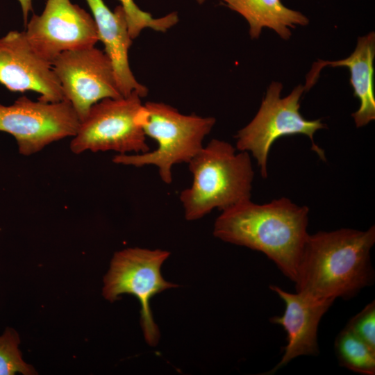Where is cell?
<instances>
[{"instance_id":"7","label":"cell","mask_w":375,"mask_h":375,"mask_svg":"<svg viewBox=\"0 0 375 375\" xmlns=\"http://www.w3.org/2000/svg\"><path fill=\"white\" fill-rule=\"evenodd\" d=\"M170 253L167 251L128 248L115 253L104 276L103 295L110 301L122 294L135 296L141 304V326L147 344L155 346L160 337L149 301L152 297L177 285L166 281L160 272Z\"/></svg>"},{"instance_id":"19","label":"cell","mask_w":375,"mask_h":375,"mask_svg":"<svg viewBox=\"0 0 375 375\" xmlns=\"http://www.w3.org/2000/svg\"><path fill=\"white\" fill-rule=\"evenodd\" d=\"M345 327L375 349V301L366 305Z\"/></svg>"},{"instance_id":"17","label":"cell","mask_w":375,"mask_h":375,"mask_svg":"<svg viewBox=\"0 0 375 375\" xmlns=\"http://www.w3.org/2000/svg\"><path fill=\"white\" fill-rule=\"evenodd\" d=\"M123 7L131 38H136L141 31L149 28L156 31L165 32L178 21V14L171 12L160 18H153L150 13L142 10L133 0H118Z\"/></svg>"},{"instance_id":"15","label":"cell","mask_w":375,"mask_h":375,"mask_svg":"<svg viewBox=\"0 0 375 375\" xmlns=\"http://www.w3.org/2000/svg\"><path fill=\"white\" fill-rule=\"evenodd\" d=\"M219 1L247 20L252 39L258 38L262 29L268 28L283 40H288L292 35V28L309 24V19L305 15L286 7L281 0Z\"/></svg>"},{"instance_id":"12","label":"cell","mask_w":375,"mask_h":375,"mask_svg":"<svg viewBox=\"0 0 375 375\" xmlns=\"http://www.w3.org/2000/svg\"><path fill=\"white\" fill-rule=\"evenodd\" d=\"M269 288L285 304L284 313L272 317L270 321L284 328L288 343L283 348L280 362L265 374H274L298 356L319 353L318 326L322 316L333 303V301L317 300L299 292H288L276 285Z\"/></svg>"},{"instance_id":"8","label":"cell","mask_w":375,"mask_h":375,"mask_svg":"<svg viewBox=\"0 0 375 375\" xmlns=\"http://www.w3.org/2000/svg\"><path fill=\"white\" fill-rule=\"evenodd\" d=\"M80 119L71 103L33 101L23 96L13 104H0V131L12 135L19 152L32 155L48 144L67 137H73Z\"/></svg>"},{"instance_id":"6","label":"cell","mask_w":375,"mask_h":375,"mask_svg":"<svg viewBox=\"0 0 375 375\" xmlns=\"http://www.w3.org/2000/svg\"><path fill=\"white\" fill-rule=\"evenodd\" d=\"M142 105L136 92L96 103L80 122L70 143L71 151L75 154L85 151H115L119 154L149 151L146 135L138 123Z\"/></svg>"},{"instance_id":"14","label":"cell","mask_w":375,"mask_h":375,"mask_svg":"<svg viewBox=\"0 0 375 375\" xmlns=\"http://www.w3.org/2000/svg\"><path fill=\"white\" fill-rule=\"evenodd\" d=\"M95 21L99 41L105 47L123 97L136 92L142 98L147 88L140 83L132 73L128 62V49L132 44L123 7L117 6L111 11L103 0H85Z\"/></svg>"},{"instance_id":"18","label":"cell","mask_w":375,"mask_h":375,"mask_svg":"<svg viewBox=\"0 0 375 375\" xmlns=\"http://www.w3.org/2000/svg\"><path fill=\"white\" fill-rule=\"evenodd\" d=\"M19 344L17 332L13 328H6L0 336V375L37 374L32 366L23 360L19 349Z\"/></svg>"},{"instance_id":"10","label":"cell","mask_w":375,"mask_h":375,"mask_svg":"<svg viewBox=\"0 0 375 375\" xmlns=\"http://www.w3.org/2000/svg\"><path fill=\"white\" fill-rule=\"evenodd\" d=\"M26 26L30 44L51 64L62 52L92 47L99 41L93 16L70 0H47L41 15H33Z\"/></svg>"},{"instance_id":"2","label":"cell","mask_w":375,"mask_h":375,"mask_svg":"<svg viewBox=\"0 0 375 375\" xmlns=\"http://www.w3.org/2000/svg\"><path fill=\"white\" fill-rule=\"evenodd\" d=\"M222 211L214 225L216 238L263 253L294 281L309 235L307 206L281 197L264 204L248 199Z\"/></svg>"},{"instance_id":"16","label":"cell","mask_w":375,"mask_h":375,"mask_svg":"<svg viewBox=\"0 0 375 375\" xmlns=\"http://www.w3.org/2000/svg\"><path fill=\"white\" fill-rule=\"evenodd\" d=\"M339 363L363 375L375 374V349L344 327L335 340Z\"/></svg>"},{"instance_id":"11","label":"cell","mask_w":375,"mask_h":375,"mask_svg":"<svg viewBox=\"0 0 375 375\" xmlns=\"http://www.w3.org/2000/svg\"><path fill=\"white\" fill-rule=\"evenodd\" d=\"M0 83L12 92H36L42 101L64 100L51 64L35 51L24 31H11L0 38Z\"/></svg>"},{"instance_id":"13","label":"cell","mask_w":375,"mask_h":375,"mask_svg":"<svg viewBox=\"0 0 375 375\" xmlns=\"http://www.w3.org/2000/svg\"><path fill=\"white\" fill-rule=\"evenodd\" d=\"M374 58L375 32L370 31L358 37L354 51L347 58L338 60L319 59L314 62L306 76L305 92L315 84L324 67H347L353 95L360 101L358 109L351 116L356 127L365 126L375 119Z\"/></svg>"},{"instance_id":"9","label":"cell","mask_w":375,"mask_h":375,"mask_svg":"<svg viewBox=\"0 0 375 375\" xmlns=\"http://www.w3.org/2000/svg\"><path fill=\"white\" fill-rule=\"evenodd\" d=\"M51 66L80 122L99 101L123 97L110 58L94 47L62 52Z\"/></svg>"},{"instance_id":"3","label":"cell","mask_w":375,"mask_h":375,"mask_svg":"<svg viewBox=\"0 0 375 375\" xmlns=\"http://www.w3.org/2000/svg\"><path fill=\"white\" fill-rule=\"evenodd\" d=\"M188 164L192 185L179 197L187 220L251 199L254 172L249 152L238 153L230 143L212 139Z\"/></svg>"},{"instance_id":"20","label":"cell","mask_w":375,"mask_h":375,"mask_svg":"<svg viewBox=\"0 0 375 375\" xmlns=\"http://www.w3.org/2000/svg\"><path fill=\"white\" fill-rule=\"evenodd\" d=\"M22 10L25 25L27 24L28 16L33 10V0H18Z\"/></svg>"},{"instance_id":"1","label":"cell","mask_w":375,"mask_h":375,"mask_svg":"<svg viewBox=\"0 0 375 375\" xmlns=\"http://www.w3.org/2000/svg\"><path fill=\"white\" fill-rule=\"evenodd\" d=\"M375 227L308 235L297 269V292L324 301L350 299L372 283Z\"/></svg>"},{"instance_id":"21","label":"cell","mask_w":375,"mask_h":375,"mask_svg":"<svg viewBox=\"0 0 375 375\" xmlns=\"http://www.w3.org/2000/svg\"><path fill=\"white\" fill-rule=\"evenodd\" d=\"M197 1L198 3L202 4L206 1V0H197Z\"/></svg>"},{"instance_id":"4","label":"cell","mask_w":375,"mask_h":375,"mask_svg":"<svg viewBox=\"0 0 375 375\" xmlns=\"http://www.w3.org/2000/svg\"><path fill=\"white\" fill-rule=\"evenodd\" d=\"M215 122L214 117L183 115L169 105L147 102L138 112V123L146 136L156 141L158 147L144 153L119 154L112 161L135 167L155 165L162 181L170 184L172 167L190 161L202 149L203 140Z\"/></svg>"},{"instance_id":"5","label":"cell","mask_w":375,"mask_h":375,"mask_svg":"<svg viewBox=\"0 0 375 375\" xmlns=\"http://www.w3.org/2000/svg\"><path fill=\"white\" fill-rule=\"evenodd\" d=\"M283 88L281 82L270 83L257 113L235 135L236 148L252 154L262 178L268 176L270 148L276 140L283 136L297 134L308 136L311 141V149L322 160H326L324 150L315 144L313 137L317 131L326 128V125L320 119H305L299 111L304 86L298 85L289 94L281 97Z\"/></svg>"}]
</instances>
